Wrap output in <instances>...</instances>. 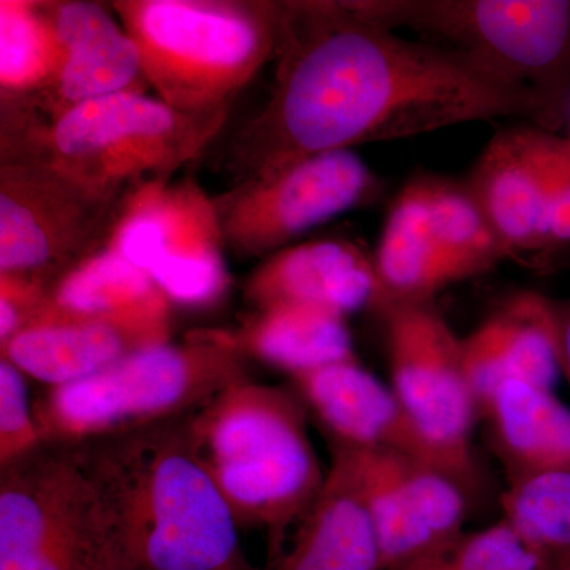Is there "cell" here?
<instances>
[{"label":"cell","mask_w":570,"mask_h":570,"mask_svg":"<svg viewBox=\"0 0 570 570\" xmlns=\"http://www.w3.org/2000/svg\"><path fill=\"white\" fill-rule=\"evenodd\" d=\"M279 85L264 121V178L306 157L455 124L524 119L554 134L561 122L534 94L499 80L466 56L412 41L351 3L279 10Z\"/></svg>","instance_id":"6da1fadb"},{"label":"cell","mask_w":570,"mask_h":570,"mask_svg":"<svg viewBox=\"0 0 570 570\" xmlns=\"http://www.w3.org/2000/svg\"><path fill=\"white\" fill-rule=\"evenodd\" d=\"M189 417V415H187ZM170 420L85 442L129 570H262L187 428Z\"/></svg>","instance_id":"7a4b0ae2"},{"label":"cell","mask_w":570,"mask_h":570,"mask_svg":"<svg viewBox=\"0 0 570 570\" xmlns=\"http://www.w3.org/2000/svg\"><path fill=\"white\" fill-rule=\"evenodd\" d=\"M306 414L296 393L245 377L187 417L195 450L239 527L266 532L268 561L279 557L328 474L307 433Z\"/></svg>","instance_id":"3957f363"},{"label":"cell","mask_w":570,"mask_h":570,"mask_svg":"<svg viewBox=\"0 0 570 570\" xmlns=\"http://www.w3.org/2000/svg\"><path fill=\"white\" fill-rule=\"evenodd\" d=\"M235 341L198 337L124 356L33 403L43 442H89L194 414L246 377Z\"/></svg>","instance_id":"277c9868"},{"label":"cell","mask_w":570,"mask_h":570,"mask_svg":"<svg viewBox=\"0 0 570 570\" xmlns=\"http://www.w3.org/2000/svg\"><path fill=\"white\" fill-rule=\"evenodd\" d=\"M0 570H129L85 442H43L0 468Z\"/></svg>","instance_id":"5b68a950"},{"label":"cell","mask_w":570,"mask_h":570,"mask_svg":"<svg viewBox=\"0 0 570 570\" xmlns=\"http://www.w3.org/2000/svg\"><path fill=\"white\" fill-rule=\"evenodd\" d=\"M395 31L414 29L499 80L570 115V0H377L348 2Z\"/></svg>","instance_id":"8992f818"},{"label":"cell","mask_w":570,"mask_h":570,"mask_svg":"<svg viewBox=\"0 0 570 570\" xmlns=\"http://www.w3.org/2000/svg\"><path fill=\"white\" fill-rule=\"evenodd\" d=\"M130 37L142 67L176 107L209 102L253 73L279 31L276 17L156 0L132 7Z\"/></svg>","instance_id":"52a82bcc"},{"label":"cell","mask_w":570,"mask_h":570,"mask_svg":"<svg viewBox=\"0 0 570 570\" xmlns=\"http://www.w3.org/2000/svg\"><path fill=\"white\" fill-rule=\"evenodd\" d=\"M385 321L393 393L419 433L464 490L475 489L472 428L478 397L463 365L461 337L433 302L379 309Z\"/></svg>","instance_id":"ba28073f"},{"label":"cell","mask_w":570,"mask_h":570,"mask_svg":"<svg viewBox=\"0 0 570 570\" xmlns=\"http://www.w3.org/2000/svg\"><path fill=\"white\" fill-rule=\"evenodd\" d=\"M332 466L365 509L382 570L404 568L463 531L468 491L436 468L389 450L337 444Z\"/></svg>","instance_id":"9c48e42d"},{"label":"cell","mask_w":570,"mask_h":570,"mask_svg":"<svg viewBox=\"0 0 570 570\" xmlns=\"http://www.w3.org/2000/svg\"><path fill=\"white\" fill-rule=\"evenodd\" d=\"M557 135L515 127L491 138L466 179L509 258L549 249L547 195Z\"/></svg>","instance_id":"30bf717a"},{"label":"cell","mask_w":570,"mask_h":570,"mask_svg":"<svg viewBox=\"0 0 570 570\" xmlns=\"http://www.w3.org/2000/svg\"><path fill=\"white\" fill-rule=\"evenodd\" d=\"M294 382L296 395L328 431L333 444L389 450L450 475L407 417L392 387L382 384L355 358L299 374Z\"/></svg>","instance_id":"8fae6325"},{"label":"cell","mask_w":570,"mask_h":570,"mask_svg":"<svg viewBox=\"0 0 570 570\" xmlns=\"http://www.w3.org/2000/svg\"><path fill=\"white\" fill-rule=\"evenodd\" d=\"M381 184L351 149L306 157L265 176L249 200L255 246L287 242L376 197Z\"/></svg>","instance_id":"7c38bea8"},{"label":"cell","mask_w":570,"mask_h":570,"mask_svg":"<svg viewBox=\"0 0 570 570\" xmlns=\"http://www.w3.org/2000/svg\"><path fill=\"white\" fill-rule=\"evenodd\" d=\"M463 365L479 406L499 385L530 382L553 389L562 374L560 336L551 299L521 292L461 337Z\"/></svg>","instance_id":"4fadbf2b"},{"label":"cell","mask_w":570,"mask_h":570,"mask_svg":"<svg viewBox=\"0 0 570 570\" xmlns=\"http://www.w3.org/2000/svg\"><path fill=\"white\" fill-rule=\"evenodd\" d=\"M165 326L37 314L2 346L24 376L52 387L99 373L142 347L165 343Z\"/></svg>","instance_id":"5bb4252c"},{"label":"cell","mask_w":570,"mask_h":570,"mask_svg":"<svg viewBox=\"0 0 570 570\" xmlns=\"http://www.w3.org/2000/svg\"><path fill=\"white\" fill-rule=\"evenodd\" d=\"M171 105L118 92L73 105L52 130L56 151L67 164L89 171L111 157L153 159L178 130Z\"/></svg>","instance_id":"9a60e30c"},{"label":"cell","mask_w":570,"mask_h":570,"mask_svg":"<svg viewBox=\"0 0 570 570\" xmlns=\"http://www.w3.org/2000/svg\"><path fill=\"white\" fill-rule=\"evenodd\" d=\"M250 292L262 307L311 305L346 317L376 305V269L373 258L352 243L322 239L277 255Z\"/></svg>","instance_id":"2e32d148"},{"label":"cell","mask_w":570,"mask_h":570,"mask_svg":"<svg viewBox=\"0 0 570 570\" xmlns=\"http://www.w3.org/2000/svg\"><path fill=\"white\" fill-rule=\"evenodd\" d=\"M508 482L546 472H570V409L553 389L510 381L480 403Z\"/></svg>","instance_id":"e0dca14e"},{"label":"cell","mask_w":570,"mask_h":570,"mask_svg":"<svg viewBox=\"0 0 570 570\" xmlns=\"http://www.w3.org/2000/svg\"><path fill=\"white\" fill-rule=\"evenodd\" d=\"M373 262L377 309L433 302L438 292L455 283L431 228L426 176L412 179L396 195Z\"/></svg>","instance_id":"ac0fdd59"},{"label":"cell","mask_w":570,"mask_h":570,"mask_svg":"<svg viewBox=\"0 0 570 570\" xmlns=\"http://www.w3.org/2000/svg\"><path fill=\"white\" fill-rule=\"evenodd\" d=\"M262 570H382L365 509L332 464L324 489L296 524L291 543Z\"/></svg>","instance_id":"d6986e66"},{"label":"cell","mask_w":570,"mask_h":570,"mask_svg":"<svg viewBox=\"0 0 570 570\" xmlns=\"http://www.w3.org/2000/svg\"><path fill=\"white\" fill-rule=\"evenodd\" d=\"M55 39L63 52L59 88L70 104L122 92L142 67L141 52L99 6L59 7Z\"/></svg>","instance_id":"ffe728a7"},{"label":"cell","mask_w":570,"mask_h":570,"mask_svg":"<svg viewBox=\"0 0 570 570\" xmlns=\"http://www.w3.org/2000/svg\"><path fill=\"white\" fill-rule=\"evenodd\" d=\"M167 296L118 250L96 255L56 285L37 314L165 326Z\"/></svg>","instance_id":"44dd1931"},{"label":"cell","mask_w":570,"mask_h":570,"mask_svg":"<svg viewBox=\"0 0 570 570\" xmlns=\"http://www.w3.org/2000/svg\"><path fill=\"white\" fill-rule=\"evenodd\" d=\"M236 346L292 377L355 358L344 317L311 305L262 307Z\"/></svg>","instance_id":"7402d4cb"},{"label":"cell","mask_w":570,"mask_h":570,"mask_svg":"<svg viewBox=\"0 0 570 570\" xmlns=\"http://www.w3.org/2000/svg\"><path fill=\"white\" fill-rule=\"evenodd\" d=\"M426 186L431 228L455 283L509 258L466 181L426 176Z\"/></svg>","instance_id":"603a6c76"},{"label":"cell","mask_w":570,"mask_h":570,"mask_svg":"<svg viewBox=\"0 0 570 570\" xmlns=\"http://www.w3.org/2000/svg\"><path fill=\"white\" fill-rule=\"evenodd\" d=\"M501 505L502 519L557 566L570 561V472L510 480Z\"/></svg>","instance_id":"cb8c5ba5"},{"label":"cell","mask_w":570,"mask_h":570,"mask_svg":"<svg viewBox=\"0 0 570 570\" xmlns=\"http://www.w3.org/2000/svg\"><path fill=\"white\" fill-rule=\"evenodd\" d=\"M397 570H558L557 562L501 519L479 531H461Z\"/></svg>","instance_id":"d4e9b609"},{"label":"cell","mask_w":570,"mask_h":570,"mask_svg":"<svg viewBox=\"0 0 570 570\" xmlns=\"http://www.w3.org/2000/svg\"><path fill=\"white\" fill-rule=\"evenodd\" d=\"M58 225L28 197L3 186L0 197V269L2 279L36 287L58 262Z\"/></svg>","instance_id":"484cf974"},{"label":"cell","mask_w":570,"mask_h":570,"mask_svg":"<svg viewBox=\"0 0 570 570\" xmlns=\"http://www.w3.org/2000/svg\"><path fill=\"white\" fill-rule=\"evenodd\" d=\"M50 41L32 11L20 3L0 9V78L3 86L20 88L43 77L50 63Z\"/></svg>","instance_id":"4316f807"},{"label":"cell","mask_w":570,"mask_h":570,"mask_svg":"<svg viewBox=\"0 0 570 570\" xmlns=\"http://www.w3.org/2000/svg\"><path fill=\"white\" fill-rule=\"evenodd\" d=\"M148 275L167 298L184 305H205L223 294V262L213 249L176 250L164 247Z\"/></svg>","instance_id":"83f0119b"},{"label":"cell","mask_w":570,"mask_h":570,"mask_svg":"<svg viewBox=\"0 0 570 570\" xmlns=\"http://www.w3.org/2000/svg\"><path fill=\"white\" fill-rule=\"evenodd\" d=\"M43 444L24 374L0 360V468Z\"/></svg>","instance_id":"f1b7e54d"},{"label":"cell","mask_w":570,"mask_h":570,"mask_svg":"<svg viewBox=\"0 0 570 570\" xmlns=\"http://www.w3.org/2000/svg\"><path fill=\"white\" fill-rule=\"evenodd\" d=\"M547 232L550 247L570 243V140L554 137L549 163Z\"/></svg>","instance_id":"f546056e"},{"label":"cell","mask_w":570,"mask_h":570,"mask_svg":"<svg viewBox=\"0 0 570 570\" xmlns=\"http://www.w3.org/2000/svg\"><path fill=\"white\" fill-rule=\"evenodd\" d=\"M554 318H557L558 336H560L562 374L570 382V299L569 302H553Z\"/></svg>","instance_id":"4dcf8cb0"},{"label":"cell","mask_w":570,"mask_h":570,"mask_svg":"<svg viewBox=\"0 0 570 570\" xmlns=\"http://www.w3.org/2000/svg\"><path fill=\"white\" fill-rule=\"evenodd\" d=\"M558 570H570V561L561 562V564H558Z\"/></svg>","instance_id":"1f68e13d"},{"label":"cell","mask_w":570,"mask_h":570,"mask_svg":"<svg viewBox=\"0 0 570 570\" xmlns=\"http://www.w3.org/2000/svg\"><path fill=\"white\" fill-rule=\"evenodd\" d=\"M569 140H570V138H569Z\"/></svg>","instance_id":"d6a6232c"}]
</instances>
